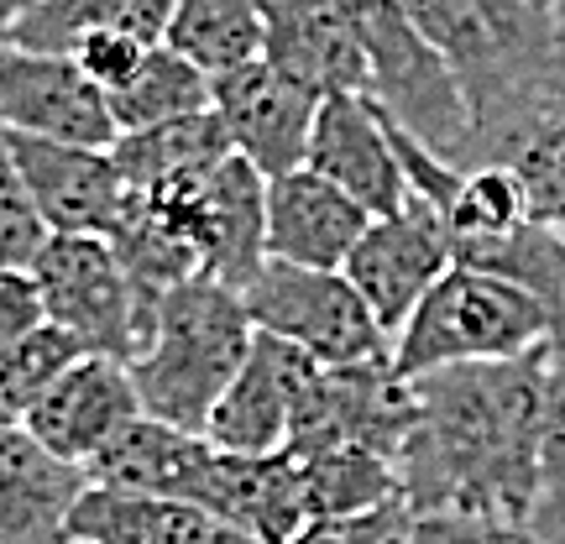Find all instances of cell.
Masks as SVG:
<instances>
[{"label": "cell", "mask_w": 565, "mask_h": 544, "mask_svg": "<svg viewBox=\"0 0 565 544\" xmlns=\"http://www.w3.org/2000/svg\"><path fill=\"white\" fill-rule=\"evenodd\" d=\"M550 345L513 362L414 377V429L398 450V498L414 519H498L529 529L540 503Z\"/></svg>", "instance_id": "6da1fadb"}, {"label": "cell", "mask_w": 565, "mask_h": 544, "mask_svg": "<svg viewBox=\"0 0 565 544\" xmlns=\"http://www.w3.org/2000/svg\"><path fill=\"white\" fill-rule=\"evenodd\" d=\"M404 6L466 100L471 137L456 168H466V158L503 126L524 121L534 110H561L550 95L561 32L540 17L534 0H404Z\"/></svg>", "instance_id": "7a4b0ae2"}, {"label": "cell", "mask_w": 565, "mask_h": 544, "mask_svg": "<svg viewBox=\"0 0 565 544\" xmlns=\"http://www.w3.org/2000/svg\"><path fill=\"white\" fill-rule=\"evenodd\" d=\"M252 341L257 330L236 288L210 278H189L183 288H173L158 303L137 356L126 362L141 414L204 435L231 377L242 372Z\"/></svg>", "instance_id": "3957f363"}, {"label": "cell", "mask_w": 565, "mask_h": 544, "mask_svg": "<svg viewBox=\"0 0 565 544\" xmlns=\"http://www.w3.org/2000/svg\"><path fill=\"white\" fill-rule=\"evenodd\" d=\"M550 341H555V324L534 294L492 273L450 267L393 335V372L414 383L445 366L513 362Z\"/></svg>", "instance_id": "277c9868"}, {"label": "cell", "mask_w": 565, "mask_h": 544, "mask_svg": "<svg viewBox=\"0 0 565 544\" xmlns=\"http://www.w3.org/2000/svg\"><path fill=\"white\" fill-rule=\"evenodd\" d=\"M351 38L366 58V100L383 110L393 126L429 147L450 168L461 162L471 121L456 79L445 74L435 47L424 42L404 0H335Z\"/></svg>", "instance_id": "5b68a950"}, {"label": "cell", "mask_w": 565, "mask_h": 544, "mask_svg": "<svg viewBox=\"0 0 565 544\" xmlns=\"http://www.w3.org/2000/svg\"><path fill=\"white\" fill-rule=\"evenodd\" d=\"M252 330L299 345L320 366H356L393 356L387 330L372 320L362 294L345 282V273H315L267 257L263 273L242 288Z\"/></svg>", "instance_id": "8992f818"}, {"label": "cell", "mask_w": 565, "mask_h": 544, "mask_svg": "<svg viewBox=\"0 0 565 544\" xmlns=\"http://www.w3.org/2000/svg\"><path fill=\"white\" fill-rule=\"evenodd\" d=\"M42 314L84 356L131 362L141 345V303L105 236H47L32 263Z\"/></svg>", "instance_id": "52a82bcc"}, {"label": "cell", "mask_w": 565, "mask_h": 544, "mask_svg": "<svg viewBox=\"0 0 565 544\" xmlns=\"http://www.w3.org/2000/svg\"><path fill=\"white\" fill-rule=\"evenodd\" d=\"M408 429H414V383L393 372V356L356 366H320L282 450H294V456L366 450V456H383L398 466Z\"/></svg>", "instance_id": "ba28073f"}, {"label": "cell", "mask_w": 565, "mask_h": 544, "mask_svg": "<svg viewBox=\"0 0 565 544\" xmlns=\"http://www.w3.org/2000/svg\"><path fill=\"white\" fill-rule=\"evenodd\" d=\"M158 200L179 210L189 242L200 252V278L242 294L267 263V179L246 158L210 168L183 189H162Z\"/></svg>", "instance_id": "9c48e42d"}, {"label": "cell", "mask_w": 565, "mask_h": 544, "mask_svg": "<svg viewBox=\"0 0 565 544\" xmlns=\"http://www.w3.org/2000/svg\"><path fill=\"white\" fill-rule=\"evenodd\" d=\"M450 231L424 200L408 194L404 210L377 215L362 231V242L345 257V282L362 294L372 320L387 330V341L404 330V320L419 309V299L450 273Z\"/></svg>", "instance_id": "30bf717a"}, {"label": "cell", "mask_w": 565, "mask_h": 544, "mask_svg": "<svg viewBox=\"0 0 565 544\" xmlns=\"http://www.w3.org/2000/svg\"><path fill=\"white\" fill-rule=\"evenodd\" d=\"M6 152L17 162L26 200L47 225V236H110L121 225L131 189L110 162V147H74V141H42L21 131H0Z\"/></svg>", "instance_id": "8fae6325"}, {"label": "cell", "mask_w": 565, "mask_h": 544, "mask_svg": "<svg viewBox=\"0 0 565 544\" xmlns=\"http://www.w3.org/2000/svg\"><path fill=\"white\" fill-rule=\"evenodd\" d=\"M0 131L74 147H110L116 121L110 100L68 53H32L0 42Z\"/></svg>", "instance_id": "7c38bea8"}, {"label": "cell", "mask_w": 565, "mask_h": 544, "mask_svg": "<svg viewBox=\"0 0 565 544\" xmlns=\"http://www.w3.org/2000/svg\"><path fill=\"white\" fill-rule=\"evenodd\" d=\"M210 110L225 126L231 152L252 162L263 179H278V173L303 168L320 95L257 58L210 79Z\"/></svg>", "instance_id": "4fadbf2b"}, {"label": "cell", "mask_w": 565, "mask_h": 544, "mask_svg": "<svg viewBox=\"0 0 565 544\" xmlns=\"http://www.w3.org/2000/svg\"><path fill=\"white\" fill-rule=\"evenodd\" d=\"M315 372H320L315 356H303L299 345L257 330L242 372L231 377L225 398L204 424V440L225 456H278L288 445L294 414H299Z\"/></svg>", "instance_id": "5bb4252c"}, {"label": "cell", "mask_w": 565, "mask_h": 544, "mask_svg": "<svg viewBox=\"0 0 565 544\" xmlns=\"http://www.w3.org/2000/svg\"><path fill=\"white\" fill-rule=\"evenodd\" d=\"M137 414L141 404L126 362H116V356H79L17 424L47 456H58L68 466H89Z\"/></svg>", "instance_id": "9a60e30c"}, {"label": "cell", "mask_w": 565, "mask_h": 544, "mask_svg": "<svg viewBox=\"0 0 565 544\" xmlns=\"http://www.w3.org/2000/svg\"><path fill=\"white\" fill-rule=\"evenodd\" d=\"M303 168L320 173L324 183H335L341 194H351L372 221L408 204V179L398 168L387 121L366 95H330V100H320Z\"/></svg>", "instance_id": "2e32d148"}, {"label": "cell", "mask_w": 565, "mask_h": 544, "mask_svg": "<svg viewBox=\"0 0 565 544\" xmlns=\"http://www.w3.org/2000/svg\"><path fill=\"white\" fill-rule=\"evenodd\" d=\"M263 63L294 84L330 95H366V58L335 0H257Z\"/></svg>", "instance_id": "e0dca14e"}, {"label": "cell", "mask_w": 565, "mask_h": 544, "mask_svg": "<svg viewBox=\"0 0 565 544\" xmlns=\"http://www.w3.org/2000/svg\"><path fill=\"white\" fill-rule=\"evenodd\" d=\"M366 225L372 215L362 204L309 168L267 179V257L273 263L341 273Z\"/></svg>", "instance_id": "ac0fdd59"}, {"label": "cell", "mask_w": 565, "mask_h": 544, "mask_svg": "<svg viewBox=\"0 0 565 544\" xmlns=\"http://www.w3.org/2000/svg\"><path fill=\"white\" fill-rule=\"evenodd\" d=\"M84 487V466L47 456L21 424L0 429V544H68V513Z\"/></svg>", "instance_id": "d6986e66"}, {"label": "cell", "mask_w": 565, "mask_h": 544, "mask_svg": "<svg viewBox=\"0 0 565 544\" xmlns=\"http://www.w3.org/2000/svg\"><path fill=\"white\" fill-rule=\"evenodd\" d=\"M210 466H215V445L204 435H189V429H173V424L137 414L84 471H89V482L100 487L152 492V498H173V503L200 508Z\"/></svg>", "instance_id": "ffe728a7"}, {"label": "cell", "mask_w": 565, "mask_h": 544, "mask_svg": "<svg viewBox=\"0 0 565 544\" xmlns=\"http://www.w3.org/2000/svg\"><path fill=\"white\" fill-rule=\"evenodd\" d=\"M68 544H246L194 503L89 482L68 513Z\"/></svg>", "instance_id": "44dd1931"}, {"label": "cell", "mask_w": 565, "mask_h": 544, "mask_svg": "<svg viewBox=\"0 0 565 544\" xmlns=\"http://www.w3.org/2000/svg\"><path fill=\"white\" fill-rule=\"evenodd\" d=\"M225 158H231V141H225V126L215 121V110L189 116V121L147 126V131H126L110 141V162L131 194L183 189V183L204 179L210 168H221Z\"/></svg>", "instance_id": "7402d4cb"}, {"label": "cell", "mask_w": 565, "mask_h": 544, "mask_svg": "<svg viewBox=\"0 0 565 544\" xmlns=\"http://www.w3.org/2000/svg\"><path fill=\"white\" fill-rule=\"evenodd\" d=\"M466 168H508L524 189L529 221L565 236V110H534L487 137Z\"/></svg>", "instance_id": "603a6c76"}, {"label": "cell", "mask_w": 565, "mask_h": 544, "mask_svg": "<svg viewBox=\"0 0 565 544\" xmlns=\"http://www.w3.org/2000/svg\"><path fill=\"white\" fill-rule=\"evenodd\" d=\"M173 17V0H42L17 21L11 42L32 53H68L89 32H121L158 47Z\"/></svg>", "instance_id": "cb8c5ba5"}, {"label": "cell", "mask_w": 565, "mask_h": 544, "mask_svg": "<svg viewBox=\"0 0 565 544\" xmlns=\"http://www.w3.org/2000/svg\"><path fill=\"white\" fill-rule=\"evenodd\" d=\"M162 42L194 68H204L210 79L242 68V63H257L263 58L257 0H173Z\"/></svg>", "instance_id": "d4e9b609"}, {"label": "cell", "mask_w": 565, "mask_h": 544, "mask_svg": "<svg viewBox=\"0 0 565 544\" xmlns=\"http://www.w3.org/2000/svg\"><path fill=\"white\" fill-rule=\"evenodd\" d=\"M110 100V121L116 137L126 131H147V126H168V121H189L210 110V74L194 68L189 58H179L168 42H158L147 58L137 63V74L105 95Z\"/></svg>", "instance_id": "484cf974"}, {"label": "cell", "mask_w": 565, "mask_h": 544, "mask_svg": "<svg viewBox=\"0 0 565 544\" xmlns=\"http://www.w3.org/2000/svg\"><path fill=\"white\" fill-rule=\"evenodd\" d=\"M299 471V498L309 524L320 519H351L366 508H383L398 498V466L366 450H320V456H294L282 450Z\"/></svg>", "instance_id": "4316f807"}, {"label": "cell", "mask_w": 565, "mask_h": 544, "mask_svg": "<svg viewBox=\"0 0 565 544\" xmlns=\"http://www.w3.org/2000/svg\"><path fill=\"white\" fill-rule=\"evenodd\" d=\"M84 351L63 330H53V324H38L32 335H21V341H11L6 351H0V404L11 408V414H26V408L38 404L47 387L58 383L68 366L79 362Z\"/></svg>", "instance_id": "83f0119b"}, {"label": "cell", "mask_w": 565, "mask_h": 544, "mask_svg": "<svg viewBox=\"0 0 565 544\" xmlns=\"http://www.w3.org/2000/svg\"><path fill=\"white\" fill-rule=\"evenodd\" d=\"M529 534L540 544L565 534V345H550L545 440H540V503H534Z\"/></svg>", "instance_id": "f1b7e54d"}, {"label": "cell", "mask_w": 565, "mask_h": 544, "mask_svg": "<svg viewBox=\"0 0 565 544\" xmlns=\"http://www.w3.org/2000/svg\"><path fill=\"white\" fill-rule=\"evenodd\" d=\"M42 242H47V225L38 221L26 183H21L17 162L6 152V137H0V267H32Z\"/></svg>", "instance_id": "f546056e"}, {"label": "cell", "mask_w": 565, "mask_h": 544, "mask_svg": "<svg viewBox=\"0 0 565 544\" xmlns=\"http://www.w3.org/2000/svg\"><path fill=\"white\" fill-rule=\"evenodd\" d=\"M288 544H414V513L404 508V498H393V503L351 513V519L303 524Z\"/></svg>", "instance_id": "4dcf8cb0"}, {"label": "cell", "mask_w": 565, "mask_h": 544, "mask_svg": "<svg viewBox=\"0 0 565 544\" xmlns=\"http://www.w3.org/2000/svg\"><path fill=\"white\" fill-rule=\"evenodd\" d=\"M152 47L137 38H121V32H89V38H79L74 47H68V58L84 68V79H95L110 95V89H121L131 74H137V63L147 58Z\"/></svg>", "instance_id": "1f68e13d"}, {"label": "cell", "mask_w": 565, "mask_h": 544, "mask_svg": "<svg viewBox=\"0 0 565 544\" xmlns=\"http://www.w3.org/2000/svg\"><path fill=\"white\" fill-rule=\"evenodd\" d=\"M38 324H47V314H42L32 267H0V351L21 335H32Z\"/></svg>", "instance_id": "d6a6232c"}, {"label": "cell", "mask_w": 565, "mask_h": 544, "mask_svg": "<svg viewBox=\"0 0 565 544\" xmlns=\"http://www.w3.org/2000/svg\"><path fill=\"white\" fill-rule=\"evenodd\" d=\"M414 544H540L529 529L498 519H414Z\"/></svg>", "instance_id": "836d02e7"}, {"label": "cell", "mask_w": 565, "mask_h": 544, "mask_svg": "<svg viewBox=\"0 0 565 544\" xmlns=\"http://www.w3.org/2000/svg\"><path fill=\"white\" fill-rule=\"evenodd\" d=\"M32 6H42V0H0V42H11V32H17V21L26 17Z\"/></svg>", "instance_id": "e575fe53"}, {"label": "cell", "mask_w": 565, "mask_h": 544, "mask_svg": "<svg viewBox=\"0 0 565 544\" xmlns=\"http://www.w3.org/2000/svg\"><path fill=\"white\" fill-rule=\"evenodd\" d=\"M550 95H555V105L565 110V38H561V47H555V74H550Z\"/></svg>", "instance_id": "d590c367"}, {"label": "cell", "mask_w": 565, "mask_h": 544, "mask_svg": "<svg viewBox=\"0 0 565 544\" xmlns=\"http://www.w3.org/2000/svg\"><path fill=\"white\" fill-rule=\"evenodd\" d=\"M534 6H540V17H545L550 26L565 38V0H534Z\"/></svg>", "instance_id": "8d00e7d4"}, {"label": "cell", "mask_w": 565, "mask_h": 544, "mask_svg": "<svg viewBox=\"0 0 565 544\" xmlns=\"http://www.w3.org/2000/svg\"><path fill=\"white\" fill-rule=\"evenodd\" d=\"M11 424H17V414H11V408L0 404V429H11Z\"/></svg>", "instance_id": "74e56055"}, {"label": "cell", "mask_w": 565, "mask_h": 544, "mask_svg": "<svg viewBox=\"0 0 565 544\" xmlns=\"http://www.w3.org/2000/svg\"><path fill=\"white\" fill-rule=\"evenodd\" d=\"M550 544H565V534H555V540H550Z\"/></svg>", "instance_id": "f35d334b"}]
</instances>
